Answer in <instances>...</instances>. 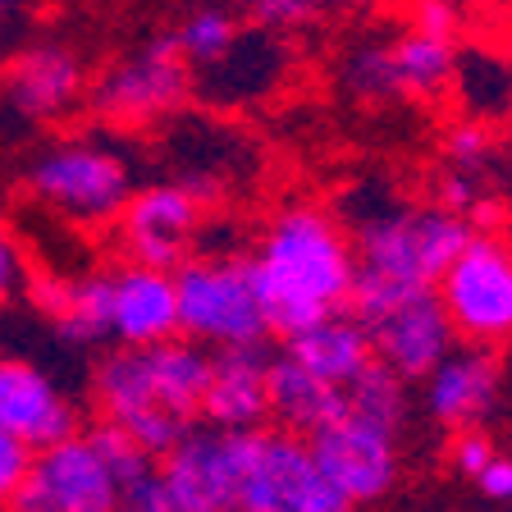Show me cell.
<instances>
[{"label":"cell","instance_id":"18","mask_svg":"<svg viewBox=\"0 0 512 512\" xmlns=\"http://www.w3.org/2000/svg\"><path fill=\"white\" fill-rule=\"evenodd\" d=\"M110 302V348H151L179 339V293L170 270H151L138 261L106 266Z\"/></svg>","mask_w":512,"mask_h":512},{"label":"cell","instance_id":"26","mask_svg":"<svg viewBox=\"0 0 512 512\" xmlns=\"http://www.w3.org/2000/svg\"><path fill=\"white\" fill-rule=\"evenodd\" d=\"M407 32H421V37H435V42H453L462 28V14L453 0H412L407 10Z\"/></svg>","mask_w":512,"mask_h":512},{"label":"cell","instance_id":"32","mask_svg":"<svg viewBox=\"0 0 512 512\" xmlns=\"http://www.w3.org/2000/svg\"><path fill=\"white\" fill-rule=\"evenodd\" d=\"M476 485L490 503H512V458L508 453H494V462L476 476Z\"/></svg>","mask_w":512,"mask_h":512},{"label":"cell","instance_id":"14","mask_svg":"<svg viewBox=\"0 0 512 512\" xmlns=\"http://www.w3.org/2000/svg\"><path fill=\"white\" fill-rule=\"evenodd\" d=\"M307 448L316 467L352 499V508L380 503L398 485V435L375 426V421L348 412L320 435H311Z\"/></svg>","mask_w":512,"mask_h":512},{"label":"cell","instance_id":"21","mask_svg":"<svg viewBox=\"0 0 512 512\" xmlns=\"http://www.w3.org/2000/svg\"><path fill=\"white\" fill-rule=\"evenodd\" d=\"M284 357H293L298 366H307L311 375H320V380L343 389V394H348L352 380L375 362L371 339H366V330L348 316V311L320 320V325L293 334V339H284Z\"/></svg>","mask_w":512,"mask_h":512},{"label":"cell","instance_id":"12","mask_svg":"<svg viewBox=\"0 0 512 512\" xmlns=\"http://www.w3.org/2000/svg\"><path fill=\"white\" fill-rule=\"evenodd\" d=\"M343 87L357 101H403V96H439L458 74L453 42H435L421 32H403L394 42H362L343 55Z\"/></svg>","mask_w":512,"mask_h":512},{"label":"cell","instance_id":"30","mask_svg":"<svg viewBox=\"0 0 512 512\" xmlns=\"http://www.w3.org/2000/svg\"><path fill=\"white\" fill-rule=\"evenodd\" d=\"M252 5H256L261 28H270V32H293L316 14V0H252Z\"/></svg>","mask_w":512,"mask_h":512},{"label":"cell","instance_id":"8","mask_svg":"<svg viewBox=\"0 0 512 512\" xmlns=\"http://www.w3.org/2000/svg\"><path fill=\"white\" fill-rule=\"evenodd\" d=\"M215 188L202 179H179V183H147L133 188L128 206L115 220V238L124 261H138L151 270H179L206 229V206H211Z\"/></svg>","mask_w":512,"mask_h":512},{"label":"cell","instance_id":"4","mask_svg":"<svg viewBox=\"0 0 512 512\" xmlns=\"http://www.w3.org/2000/svg\"><path fill=\"white\" fill-rule=\"evenodd\" d=\"M174 293H179V339L206 352L266 348L270 320L256 298L247 256H188L174 270Z\"/></svg>","mask_w":512,"mask_h":512},{"label":"cell","instance_id":"16","mask_svg":"<svg viewBox=\"0 0 512 512\" xmlns=\"http://www.w3.org/2000/svg\"><path fill=\"white\" fill-rule=\"evenodd\" d=\"M243 430L197 426L160 458L174 512H234Z\"/></svg>","mask_w":512,"mask_h":512},{"label":"cell","instance_id":"34","mask_svg":"<svg viewBox=\"0 0 512 512\" xmlns=\"http://www.w3.org/2000/svg\"><path fill=\"white\" fill-rule=\"evenodd\" d=\"M339 5H375V0H339Z\"/></svg>","mask_w":512,"mask_h":512},{"label":"cell","instance_id":"1","mask_svg":"<svg viewBox=\"0 0 512 512\" xmlns=\"http://www.w3.org/2000/svg\"><path fill=\"white\" fill-rule=\"evenodd\" d=\"M247 266L256 279V298L266 307L270 334L284 339L343 316L357 284L352 234L316 202L279 206L256 238Z\"/></svg>","mask_w":512,"mask_h":512},{"label":"cell","instance_id":"17","mask_svg":"<svg viewBox=\"0 0 512 512\" xmlns=\"http://www.w3.org/2000/svg\"><path fill=\"white\" fill-rule=\"evenodd\" d=\"M426 394L421 407L435 426L444 430H485L503 398V366L494 348H476V343H458L444 362L426 375Z\"/></svg>","mask_w":512,"mask_h":512},{"label":"cell","instance_id":"19","mask_svg":"<svg viewBox=\"0 0 512 512\" xmlns=\"http://www.w3.org/2000/svg\"><path fill=\"white\" fill-rule=\"evenodd\" d=\"M202 426H211V430L270 426V352L266 348L211 352Z\"/></svg>","mask_w":512,"mask_h":512},{"label":"cell","instance_id":"33","mask_svg":"<svg viewBox=\"0 0 512 512\" xmlns=\"http://www.w3.org/2000/svg\"><path fill=\"white\" fill-rule=\"evenodd\" d=\"M14 14H19V0H0V28H5Z\"/></svg>","mask_w":512,"mask_h":512},{"label":"cell","instance_id":"15","mask_svg":"<svg viewBox=\"0 0 512 512\" xmlns=\"http://www.w3.org/2000/svg\"><path fill=\"white\" fill-rule=\"evenodd\" d=\"M5 106L28 124H60L87 101V64L64 42H32L0 74Z\"/></svg>","mask_w":512,"mask_h":512},{"label":"cell","instance_id":"35","mask_svg":"<svg viewBox=\"0 0 512 512\" xmlns=\"http://www.w3.org/2000/svg\"><path fill=\"white\" fill-rule=\"evenodd\" d=\"M0 512H10V508H0Z\"/></svg>","mask_w":512,"mask_h":512},{"label":"cell","instance_id":"22","mask_svg":"<svg viewBox=\"0 0 512 512\" xmlns=\"http://www.w3.org/2000/svg\"><path fill=\"white\" fill-rule=\"evenodd\" d=\"M170 42L179 46L188 69H220L243 46V23L229 10H220V5H202L188 19H179V28L170 32Z\"/></svg>","mask_w":512,"mask_h":512},{"label":"cell","instance_id":"28","mask_svg":"<svg viewBox=\"0 0 512 512\" xmlns=\"http://www.w3.org/2000/svg\"><path fill=\"white\" fill-rule=\"evenodd\" d=\"M439 206H444L448 215H462V220H480V211H485V197H480V179L476 174H458L448 170V179L439 183Z\"/></svg>","mask_w":512,"mask_h":512},{"label":"cell","instance_id":"6","mask_svg":"<svg viewBox=\"0 0 512 512\" xmlns=\"http://www.w3.org/2000/svg\"><path fill=\"white\" fill-rule=\"evenodd\" d=\"M348 316L366 330L375 362L403 375L407 384L426 380L458 348V334L448 325L439 293H394V288L352 284Z\"/></svg>","mask_w":512,"mask_h":512},{"label":"cell","instance_id":"7","mask_svg":"<svg viewBox=\"0 0 512 512\" xmlns=\"http://www.w3.org/2000/svg\"><path fill=\"white\" fill-rule=\"evenodd\" d=\"M234 512H352V499L316 467L307 439L261 426L243 430Z\"/></svg>","mask_w":512,"mask_h":512},{"label":"cell","instance_id":"29","mask_svg":"<svg viewBox=\"0 0 512 512\" xmlns=\"http://www.w3.org/2000/svg\"><path fill=\"white\" fill-rule=\"evenodd\" d=\"M28 467H32V448L19 444L14 435H5V430H0V508H10L14 494L23 490Z\"/></svg>","mask_w":512,"mask_h":512},{"label":"cell","instance_id":"27","mask_svg":"<svg viewBox=\"0 0 512 512\" xmlns=\"http://www.w3.org/2000/svg\"><path fill=\"white\" fill-rule=\"evenodd\" d=\"M494 453H499V448H494V439L485 435V430H458L453 444H448V462H453V471L467 480H476L480 471L490 467Z\"/></svg>","mask_w":512,"mask_h":512},{"label":"cell","instance_id":"24","mask_svg":"<svg viewBox=\"0 0 512 512\" xmlns=\"http://www.w3.org/2000/svg\"><path fill=\"white\" fill-rule=\"evenodd\" d=\"M444 156L458 174H480V165L490 160V133L480 119H462L444 133Z\"/></svg>","mask_w":512,"mask_h":512},{"label":"cell","instance_id":"20","mask_svg":"<svg viewBox=\"0 0 512 512\" xmlns=\"http://www.w3.org/2000/svg\"><path fill=\"white\" fill-rule=\"evenodd\" d=\"M339 416H348V394L325 384L320 375H311L307 366H298L293 357H270V421L279 430L298 439L320 435L325 426H334Z\"/></svg>","mask_w":512,"mask_h":512},{"label":"cell","instance_id":"13","mask_svg":"<svg viewBox=\"0 0 512 512\" xmlns=\"http://www.w3.org/2000/svg\"><path fill=\"white\" fill-rule=\"evenodd\" d=\"M0 430L42 453L83 430V407L46 366L0 352Z\"/></svg>","mask_w":512,"mask_h":512},{"label":"cell","instance_id":"10","mask_svg":"<svg viewBox=\"0 0 512 512\" xmlns=\"http://www.w3.org/2000/svg\"><path fill=\"white\" fill-rule=\"evenodd\" d=\"M439 302L458 343L494 348L512 339V243L499 234H471L458 261L439 279Z\"/></svg>","mask_w":512,"mask_h":512},{"label":"cell","instance_id":"25","mask_svg":"<svg viewBox=\"0 0 512 512\" xmlns=\"http://www.w3.org/2000/svg\"><path fill=\"white\" fill-rule=\"evenodd\" d=\"M119 512H174V499L165 490L160 462H151L147 471H138L133 480L119 485Z\"/></svg>","mask_w":512,"mask_h":512},{"label":"cell","instance_id":"5","mask_svg":"<svg viewBox=\"0 0 512 512\" xmlns=\"http://www.w3.org/2000/svg\"><path fill=\"white\" fill-rule=\"evenodd\" d=\"M23 188L60 220L92 229V224H115L138 183L119 147L96 138H60L28 160Z\"/></svg>","mask_w":512,"mask_h":512},{"label":"cell","instance_id":"9","mask_svg":"<svg viewBox=\"0 0 512 512\" xmlns=\"http://www.w3.org/2000/svg\"><path fill=\"white\" fill-rule=\"evenodd\" d=\"M92 110L110 128H151L160 119L179 115L192 96V69L179 46L165 37H151L138 51L115 60L92 83Z\"/></svg>","mask_w":512,"mask_h":512},{"label":"cell","instance_id":"31","mask_svg":"<svg viewBox=\"0 0 512 512\" xmlns=\"http://www.w3.org/2000/svg\"><path fill=\"white\" fill-rule=\"evenodd\" d=\"M23 284H28V266H23V252H19V243H14L10 229H0V307L19 298Z\"/></svg>","mask_w":512,"mask_h":512},{"label":"cell","instance_id":"23","mask_svg":"<svg viewBox=\"0 0 512 512\" xmlns=\"http://www.w3.org/2000/svg\"><path fill=\"white\" fill-rule=\"evenodd\" d=\"M348 412L362 416V421H375V426L394 430L407 421V380L403 375H394L389 366L371 362L357 380H352L348 389Z\"/></svg>","mask_w":512,"mask_h":512},{"label":"cell","instance_id":"2","mask_svg":"<svg viewBox=\"0 0 512 512\" xmlns=\"http://www.w3.org/2000/svg\"><path fill=\"white\" fill-rule=\"evenodd\" d=\"M206 380H211V352L188 339L110 348L92 366L87 398L96 426L119 430L142 453L165 458L188 430L202 426Z\"/></svg>","mask_w":512,"mask_h":512},{"label":"cell","instance_id":"3","mask_svg":"<svg viewBox=\"0 0 512 512\" xmlns=\"http://www.w3.org/2000/svg\"><path fill=\"white\" fill-rule=\"evenodd\" d=\"M476 224L444 206H375L357 220V284L394 293H435L444 270L471 243Z\"/></svg>","mask_w":512,"mask_h":512},{"label":"cell","instance_id":"11","mask_svg":"<svg viewBox=\"0 0 512 512\" xmlns=\"http://www.w3.org/2000/svg\"><path fill=\"white\" fill-rule=\"evenodd\" d=\"M10 512H119V476L92 426L32 453Z\"/></svg>","mask_w":512,"mask_h":512}]
</instances>
